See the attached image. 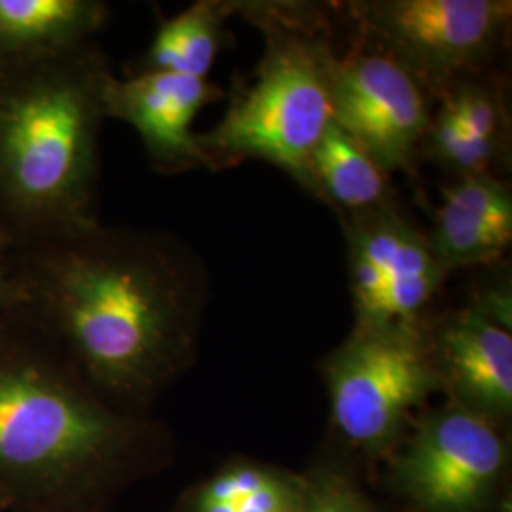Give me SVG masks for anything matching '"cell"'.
Returning <instances> with one entry per match:
<instances>
[{"label": "cell", "mask_w": 512, "mask_h": 512, "mask_svg": "<svg viewBox=\"0 0 512 512\" xmlns=\"http://www.w3.org/2000/svg\"><path fill=\"white\" fill-rule=\"evenodd\" d=\"M10 275L14 315L118 410L183 370L209 296L202 258L184 241L101 222L14 247Z\"/></svg>", "instance_id": "1"}, {"label": "cell", "mask_w": 512, "mask_h": 512, "mask_svg": "<svg viewBox=\"0 0 512 512\" xmlns=\"http://www.w3.org/2000/svg\"><path fill=\"white\" fill-rule=\"evenodd\" d=\"M110 74L93 42L0 67V234L12 247L99 222Z\"/></svg>", "instance_id": "2"}, {"label": "cell", "mask_w": 512, "mask_h": 512, "mask_svg": "<svg viewBox=\"0 0 512 512\" xmlns=\"http://www.w3.org/2000/svg\"><path fill=\"white\" fill-rule=\"evenodd\" d=\"M143 433L27 321L12 313L0 323V494H63Z\"/></svg>", "instance_id": "3"}, {"label": "cell", "mask_w": 512, "mask_h": 512, "mask_svg": "<svg viewBox=\"0 0 512 512\" xmlns=\"http://www.w3.org/2000/svg\"><path fill=\"white\" fill-rule=\"evenodd\" d=\"M238 14L260 29L264 52L219 124L198 133L207 169L266 162L313 196L311 156L332 122L330 21L304 2H238Z\"/></svg>", "instance_id": "4"}, {"label": "cell", "mask_w": 512, "mask_h": 512, "mask_svg": "<svg viewBox=\"0 0 512 512\" xmlns=\"http://www.w3.org/2000/svg\"><path fill=\"white\" fill-rule=\"evenodd\" d=\"M370 46L414 74L437 95L478 74L505 46L511 0H355L342 4Z\"/></svg>", "instance_id": "5"}, {"label": "cell", "mask_w": 512, "mask_h": 512, "mask_svg": "<svg viewBox=\"0 0 512 512\" xmlns=\"http://www.w3.org/2000/svg\"><path fill=\"white\" fill-rule=\"evenodd\" d=\"M330 416L349 444L376 452L403 433L412 412L439 387L421 329L353 327L327 357Z\"/></svg>", "instance_id": "6"}, {"label": "cell", "mask_w": 512, "mask_h": 512, "mask_svg": "<svg viewBox=\"0 0 512 512\" xmlns=\"http://www.w3.org/2000/svg\"><path fill=\"white\" fill-rule=\"evenodd\" d=\"M355 327L421 329L448 272L429 238L399 207L342 220Z\"/></svg>", "instance_id": "7"}, {"label": "cell", "mask_w": 512, "mask_h": 512, "mask_svg": "<svg viewBox=\"0 0 512 512\" xmlns=\"http://www.w3.org/2000/svg\"><path fill=\"white\" fill-rule=\"evenodd\" d=\"M332 122L387 173L410 171L433 110L429 93L401 63L374 46H355L330 63Z\"/></svg>", "instance_id": "8"}, {"label": "cell", "mask_w": 512, "mask_h": 512, "mask_svg": "<svg viewBox=\"0 0 512 512\" xmlns=\"http://www.w3.org/2000/svg\"><path fill=\"white\" fill-rule=\"evenodd\" d=\"M505 463L497 423L450 403L416 427L399 459V482L420 512H480Z\"/></svg>", "instance_id": "9"}, {"label": "cell", "mask_w": 512, "mask_h": 512, "mask_svg": "<svg viewBox=\"0 0 512 512\" xmlns=\"http://www.w3.org/2000/svg\"><path fill=\"white\" fill-rule=\"evenodd\" d=\"M439 387L486 420H507L512 412L511 319L492 310L480 296L448 311L431 330L425 327Z\"/></svg>", "instance_id": "10"}, {"label": "cell", "mask_w": 512, "mask_h": 512, "mask_svg": "<svg viewBox=\"0 0 512 512\" xmlns=\"http://www.w3.org/2000/svg\"><path fill=\"white\" fill-rule=\"evenodd\" d=\"M222 95L207 78L169 73H129L118 78L112 73L103 103L107 118L126 122L137 131L154 171L181 175L207 167L194 120Z\"/></svg>", "instance_id": "11"}, {"label": "cell", "mask_w": 512, "mask_h": 512, "mask_svg": "<svg viewBox=\"0 0 512 512\" xmlns=\"http://www.w3.org/2000/svg\"><path fill=\"white\" fill-rule=\"evenodd\" d=\"M429 243L442 268L492 264L512 241V196L494 175L463 177L442 190Z\"/></svg>", "instance_id": "12"}, {"label": "cell", "mask_w": 512, "mask_h": 512, "mask_svg": "<svg viewBox=\"0 0 512 512\" xmlns=\"http://www.w3.org/2000/svg\"><path fill=\"white\" fill-rule=\"evenodd\" d=\"M107 19L109 6L99 0H0V67L93 42Z\"/></svg>", "instance_id": "13"}, {"label": "cell", "mask_w": 512, "mask_h": 512, "mask_svg": "<svg viewBox=\"0 0 512 512\" xmlns=\"http://www.w3.org/2000/svg\"><path fill=\"white\" fill-rule=\"evenodd\" d=\"M311 181L313 196L332 205L342 220L397 205L391 173L334 122L311 156Z\"/></svg>", "instance_id": "14"}, {"label": "cell", "mask_w": 512, "mask_h": 512, "mask_svg": "<svg viewBox=\"0 0 512 512\" xmlns=\"http://www.w3.org/2000/svg\"><path fill=\"white\" fill-rule=\"evenodd\" d=\"M234 14H238V2L198 0L173 18H160L147 52L131 73L207 78L232 38L226 23Z\"/></svg>", "instance_id": "15"}, {"label": "cell", "mask_w": 512, "mask_h": 512, "mask_svg": "<svg viewBox=\"0 0 512 512\" xmlns=\"http://www.w3.org/2000/svg\"><path fill=\"white\" fill-rule=\"evenodd\" d=\"M308 482L272 467L241 463L222 469L186 499L184 512H300Z\"/></svg>", "instance_id": "16"}, {"label": "cell", "mask_w": 512, "mask_h": 512, "mask_svg": "<svg viewBox=\"0 0 512 512\" xmlns=\"http://www.w3.org/2000/svg\"><path fill=\"white\" fill-rule=\"evenodd\" d=\"M503 154L505 148L475 137L442 105L431 116L420 152V156L452 173L456 179L492 175Z\"/></svg>", "instance_id": "17"}, {"label": "cell", "mask_w": 512, "mask_h": 512, "mask_svg": "<svg viewBox=\"0 0 512 512\" xmlns=\"http://www.w3.org/2000/svg\"><path fill=\"white\" fill-rule=\"evenodd\" d=\"M300 512H376L363 494L340 476H323L308 482V494Z\"/></svg>", "instance_id": "18"}, {"label": "cell", "mask_w": 512, "mask_h": 512, "mask_svg": "<svg viewBox=\"0 0 512 512\" xmlns=\"http://www.w3.org/2000/svg\"><path fill=\"white\" fill-rule=\"evenodd\" d=\"M12 243L0 234V323L14 313V285L10 275Z\"/></svg>", "instance_id": "19"}, {"label": "cell", "mask_w": 512, "mask_h": 512, "mask_svg": "<svg viewBox=\"0 0 512 512\" xmlns=\"http://www.w3.org/2000/svg\"><path fill=\"white\" fill-rule=\"evenodd\" d=\"M10 503H12V501H10L6 495L0 494V511H2V509H6Z\"/></svg>", "instance_id": "20"}]
</instances>
